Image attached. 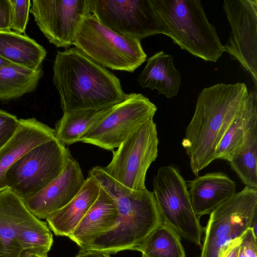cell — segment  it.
<instances>
[{"label": "cell", "instance_id": "6da1fadb", "mask_svg": "<svg viewBox=\"0 0 257 257\" xmlns=\"http://www.w3.org/2000/svg\"><path fill=\"white\" fill-rule=\"evenodd\" d=\"M250 93L239 82L216 84L200 93L182 142L195 176L215 160L219 142Z\"/></svg>", "mask_w": 257, "mask_h": 257}, {"label": "cell", "instance_id": "7a4b0ae2", "mask_svg": "<svg viewBox=\"0 0 257 257\" xmlns=\"http://www.w3.org/2000/svg\"><path fill=\"white\" fill-rule=\"evenodd\" d=\"M53 70L63 112L117 104L126 95L118 78L76 47L58 51Z\"/></svg>", "mask_w": 257, "mask_h": 257}, {"label": "cell", "instance_id": "3957f363", "mask_svg": "<svg viewBox=\"0 0 257 257\" xmlns=\"http://www.w3.org/2000/svg\"><path fill=\"white\" fill-rule=\"evenodd\" d=\"M88 175L114 200L119 216L110 230L84 248L109 254L134 250L163 223L153 192L146 188L142 190L129 189L110 177L101 167H93Z\"/></svg>", "mask_w": 257, "mask_h": 257}, {"label": "cell", "instance_id": "277c9868", "mask_svg": "<svg viewBox=\"0 0 257 257\" xmlns=\"http://www.w3.org/2000/svg\"><path fill=\"white\" fill-rule=\"evenodd\" d=\"M162 34L193 56L216 62L224 52L199 0H151Z\"/></svg>", "mask_w": 257, "mask_h": 257}, {"label": "cell", "instance_id": "5b68a950", "mask_svg": "<svg viewBox=\"0 0 257 257\" xmlns=\"http://www.w3.org/2000/svg\"><path fill=\"white\" fill-rule=\"evenodd\" d=\"M0 241L5 257L46 256L53 242L46 222L9 188L0 192Z\"/></svg>", "mask_w": 257, "mask_h": 257}, {"label": "cell", "instance_id": "8992f818", "mask_svg": "<svg viewBox=\"0 0 257 257\" xmlns=\"http://www.w3.org/2000/svg\"><path fill=\"white\" fill-rule=\"evenodd\" d=\"M73 45L100 65L112 70L133 73L147 58L140 40L113 31L91 14L83 19Z\"/></svg>", "mask_w": 257, "mask_h": 257}, {"label": "cell", "instance_id": "52a82bcc", "mask_svg": "<svg viewBox=\"0 0 257 257\" xmlns=\"http://www.w3.org/2000/svg\"><path fill=\"white\" fill-rule=\"evenodd\" d=\"M257 189L245 186L210 213L200 257H219L249 227L256 231Z\"/></svg>", "mask_w": 257, "mask_h": 257}, {"label": "cell", "instance_id": "ba28073f", "mask_svg": "<svg viewBox=\"0 0 257 257\" xmlns=\"http://www.w3.org/2000/svg\"><path fill=\"white\" fill-rule=\"evenodd\" d=\"M72 158L69 149L56 138L27 152L7 171L5 182L22 200L39 193L62 172Z\"/></svg>", "mask_w": 257, "mask_h": 257}, {"label": "cell", "instance_id": "9c48e42d", "mask_svg": "<svg viewBox=\"0 0 257 257\" xmlns=\"http://www.w3.org/2000/svg\"><path fill=\"white\" fill-rule=\"evenodd\" d=\"M153 186L163 223L201 247L204 228L194 212L187 182L178 168L172 164L160 167Z\"/></svg>", "mask_w": 257, "mask_h": 257}, {"label": "cell", "instance_id": "30bf717a", "mask_svg": "<svg viewBox=\"0 0 257 257\" xmlns=\"http://www.w3.org/2000/svg\"><path fill=\"white\" fill-rule=\"evenodd\" d=\"M158 144L156 124L151 118L134 130L116 151H112L111 162L102 168L126 187L143 190L147 172L158 156Z\"/></svg>", "mask_w": 257, "mask_h": 257}, {"label": "cell", "instance_id": "8fae6325", "mask_svg": "<svg viewBox=\"0 0 257 257\" xmlns=\"http://www.w3.org/2000/svg\"><path fill=\"white\" fill-rule=\"evenodd\" d=\"M157 110L142 94H126L124 99L87 131L80 141L112 151L137 127L153 118Z\"/></svg>", "mask_w": 257, "mask_h": 257}, {"label": "cell", "instance_id": "7c38bea8", "mask_svg": "<svg viewBox=\"0 0 257 257\" xmlns=\"http://www.w3.org/2000/svg\"><path fill=\"white\" fill-rule=\"evenodd\" d=\"M89 11L102 24L122 35L141 41L162 34L151 0H88Z\"/></svg>", "mask_w": 257, "mask_h": 257}, {"label": "cell", "instance_id": "4fadbf2b", "mask_svg": "<svg viewBox=\"0 0 257 257\" xmlns=\"http://www.w3.org/2000/svg\"><path fill=\"white\" fill-rule=\"evenodd\" d=\"M223 9L231 28L224 52L237 61L257 86V0H225Z\"/></svg>", "mask_w": 257, "mask_h": 257}, {"label": "cell", "instance_id": "5bb4252c", "mask_svg": "<svg viewBox=\"0 0 257 257\" xmlns=\"http://www.w3.org/2000/svg\"><path fill=\"white\" fill-rule=\"evenodd\" d=\"M30 12L49 42L65 49L73 45L81 23L90 14L88 0H33Z\"/></svg>", "mask_w": 257, "mask_h": 257}, {"label": "cell", "instance_id": "9a60e30c", "mask_svg": "<svg viewBox=\"0 0 257 257\" xmlns=\"http://www.w3.org/2000/svg\"><path fill=\"white\" fill-rule=\"evenodd\" d=\"M85 180L79 164L72 158L60 175L46 187L23 201L36 218L46 219L69 203L81 189Z\"/></svg>", "mask_w": 257, "mask_h": 257}, {"label": "cell", "instance_id": "2e32d148", "mask_svg": "<svg viewBox=\"0 0 257 257\" xmlns=\"http://www.w3.org/2000/svg\"><path fill=\"white\" fill-rule=\"evenodd\" d=\"M20 121L15 134L0 149V192L7 189L6 174L18 159L35 147L55 138L54 129L35 118Z\"/></svg>", "mask_w": 257, "mask_h": 257}, {"label": "cell", "instance_id": "e0dca14e", "mask_svg": "<svg viewBox=\"0 0 257 257\" xmlns=\"http://www.w3.org/2000/svg\"><path fill=\"white\" fill-rule=\"evenodd\" d=\"M194 212L200 218L236 193V185L226 173H206L187 183Z\"/></svg>", "mask_w": 257, "mask_h": 257}, {"label": "cell", "instance_id": "ac0fdd59", "mask_svg": "<svg viewBox=\"0 0 257 257\" xmlns=\"http://www.w3.org/2000/svg\"><path fill=\"white\" fill-rule=\"evenodd\" d=\"M118 216L115 202L100 186L96 200L68 237L80 248L86 247L110 230L116 225Z\"/></svg>", "mask_w": 257, "mask_h": 257}, {"label": "cell", "instance_id": "d6986e66", "mask_svg": "<svg viewBox=\"0 0 257 257\" xmlns=\"http://www.w3.org/2000/svg\"><path fill=\"white\" fill-rule=\"evenodd\" d=\"M100 185L90 175L75 196L66 205L46 219L49 228L57 236H67L76 228L96 200Z\"/></svg>", "mask_w": 257, "mask_h": 257}, {"label": "cell", "instance_id": "ffe728a7", "mask_svg": "<svg viewBox=\"0 0 257 257\" xmlns=\"http://www.w3.org/2000/svg\"><path fill=\"white\" fill-rule=\"evenodd\" d=\"M172 55L159 51L147 60L146 66L137 78L143 88L156 89L167 98L176 96L181 85L180 72L175 67Z\"/></svg>", "mask_w": 257, "mask_h": 257}, {"label": "cell", "instance_id": "44dd1931", "mask_svg": "<svg viewBox=\"0 0 257 257\" xmlns=\"http://www.w3.org/2000/svg\"><path fill=\"white\" fill-rule=\"evenodd\" d=\"M47 51L29 36L12 31H0V56L32 70L42 68Z\"/></svg>", "mask_w": 257, "mask_h": 257}, {"label": "cell", "instance_id": "7402d4cb", "mask_svg": "<svg viewBox=\"0 0 257 257\" xmlns=\"http://www.w3.org/2000/svg\"><path fill=\"white\" fill-rule=\"evenodd\" d=\"M257 120L256 91H251L250 95L238 111L219 142L215 158L229 162L231 157L241 145L251 125Z\"/></svg>", "mask_w": 257, "mask_h": 257}, {"label": "cell", "instance_id": "603a6c76", "mask_svg": "<svg viewBox=\"0 0 257 257\" xmlns=\"http://www.w3.org/2000/svg\"><path fill=\"white\" fill-rule=\"evenodd\" d=\"M116 104L64 112L56 124L55 138L65 145L80 141L81 137L107 115Z\"/></svg>", "mask_w": 257, "mask_h": 257}, {"label": "cell", "instance_id": "cb8c5ba5", "mask_svg": "<svg viewBox=\"0 0 257 257\" xmlns=\"http://www.w3.org/2000/svg\"><path fill=\"white\" fill-rule=\"evenodd\" d=\"M42 76V68L32 70L14 64L0 67V100L17 99L34 92Z\"/></svg>", "mask_w": 257, "mask_h": 257}, {"label": "cell", "instance_id": "d4e9b609", "mask_svg": "<svg viewBox=\"0 0 257 257\" xmlns=\"http://www.w3.org/2000/svg\"><path fill=\"white\" fill-rule=\"evenodd\" d=\"M257 120L248 129L241 145L229 162L231 168L248 187L257 189Z\"/></svg>", "mask_w": 257, "mask_h": 257}, {"label": "cell", "instance_id": "484cf974", "mask_svg": "<svg viewBox=\"0 0 257 257\" xmlns=\"http://www.w3.org/2000/svg\"><path fill=\"white\" fill-rule=\"evenodd\" d=\"M181 236L171 227L160 224L134 250L144 257H185Z\"/></svg>", "mask_w": 257, "mask_h": 257}, {"label": "cell", "instance_id": "4316f807", "mask_svg": "<svg viewBox=\"0 0 257 257\" xmlns=\"http://www.w3.org/2000/svg\"><path fill=\"white\" fill-rule=\"evenodd\" d=\"M12 8L11 29L19 34H25L31 7L30 0H10Z\"/></svg>", "mask_w": 257, "mask_h": 257}, {"label": "cell", "instance_id": "83f0119b", "mask_svg": "<svg viewBox=\"0 0 257 257\" xmlns=\"http://www.w3.org/2000/svg\"><path fill=\"white\" fill-rule=\"evenodd\" d=\"M20 124L16 116L0 109V149L12 138Z\"/></svg>", "mask_w": 257, "mask_h": 257}, {"label": "cell", "instance_id": "f1b7e54d", "mask_svg": "<svg viewBox=\"0 0 257 257\" xmlns=\"http://www.w3.org/2000/svg\"><path fill=\"white\" fill-rule=\"evenodd\" d=\"M240 246L247 257H257L256 232L248 228L241 237Z\"/></svg>", "mask_w": 257, "mask_h": 257}, {"label": "cell", "instance_id": "f546056e", "mask_svg": "<svg viewBox=\"0 0 257 257\" xmlns=\"http://www.w3.org/2000/svg\"><path fill=\"white\" fill-rule=\"evenodd\" d=\"M12 24V8L10 0H0V31H10Z\"/></svg>", "mask_w": 257, "mask_h": 257}, {"label": "cell", "instance_id": "4dcf8cb0", "mask_svg": "<svg viewBox=\"0 0 257 257\" xmlns=\"http://www.w3.org/2000/svg\"><path fill=\"white\" fill-rule=\"evenodd\" d=\"M241 237L232 242L222 251L219 257H238L241 243Z\"/></svg>", "mask_w": 257, "mask_h": 257}, {"label": "cell", "instance_id": "1f68e13d", "mask_svg": "<svg viewBox=\"0 0 257 257\" xmlns=\"http://www.w3.org/2000/svg\"><path fill=\"white\" fill-rule=\"evenodd\" d=\"M108 252L87 248H80L74 257H110Z\"/></svg>", "mask_w": 257, "mask_h": 257}, {"label": "cell", "instance_id": "d6a6232c", "mask_svg": "<svg viewBox=\"0 0 257 257\" xmlns=\"http://www.w3.org/2000/svg\"><path fill=\"white\" fill-rule=\"evenodd\" d=\"M11 62L3 58V57L0 56V67L9 65L12 64Z\"/></svg>", "mask_w": 257, "mask_h": 257}, {"label": "cell", "instance_id": "836d02e7", "mask_svg": "<svg viewBox=\"0 0 257 257\" xmlns=\"http://www.w3.org/2000/svg\"><path fill=\"white\" fill-rule=\"evenodd\" d=\"M238 257H247V256L245 255L244 252L243 248H242V247H241V246H240Z\"/></svg>", "mask_w": 257, "mask_h": 257}, {"label": "cell", "instance_id": "e575fe53", "mask_svg": "<svg viewBox=\"0 0 257 257\" xmlns=\"http://www.w3.org/2000/svg\"><path fill=\"white\" fill-rule=\"evenodd\" d=\"M0 257H5L2 244L0 241Z\"/></svg>", "mask_w": 257, "mask_h": 257}, {"label": "cell", "instance_id": "d590c367", "mask_svg": "<svg viewBox=\"0 0 257 257\" xmlns=\"http://www.w3.org/2000/svg\"><path fill=\"white\" fill-rule=\"evenodd\" d=\"M33 257H48V256L47 255H46V256L37 255V256H34Z\"/></svg>", "mask_w": 257, "mask_h": 257}, {"label": "cell", "instance_id": "8d00e7d4", "mask_svg": "<svg viewBox=\"0 0 257 257\" xmlns=\"http://www.w3.org/2000/svg\"><path fill=\"white\" fill-rule=\"evenodd\" d=\"M142 257H144V256L143 255H142Z\"/></svg>", "mask_w": 257, "mask_h": 257}]
</instances>
